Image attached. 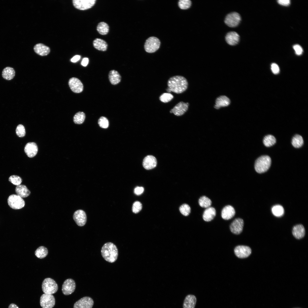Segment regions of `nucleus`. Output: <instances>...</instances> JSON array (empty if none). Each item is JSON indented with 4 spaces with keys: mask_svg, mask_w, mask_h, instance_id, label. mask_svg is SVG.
I'll return each mask as SVG.
<instances>
[{
    "mask_svg": "<svg viewBox=\"0 0 308 308\" xmlns=\"http://www.w3.org/2000/svg\"><path fill=\"white\" fill-rule=\"evenodd\" d=\"M168 87L166 90L168 93L172 92L181 94L187 89L188 82L187 79L181 76H175L170 78L167 82Z\"/></svg>",
    "mask_w": 308,
    "mask_h": 308,
    "instance_id": "nucleus-1",
    "label": "nucleus"
},
{
    "mask_svg": "<svg viewBox=\"0 0 308 308\" xmlns=\"http://www.w3.org/2000/svg\"><path fill=\"white\" fill-rule=\"evenodd\" d=\"M101 253L106 261L111 263L117 260L118 254L116 246L111 242H107L103 245L101 248Z\"/></svg>",
    "mask_w": 308,
    "mask_h": 308,
    "instance_id": "nucleus-2",
    "label": "nucleus"
},
{
    "mask_svg": "<svg viewBox=\"0 0 308 308\" xmlns=\"http://www.w3.org/2000/svg\"><path fill=\"white\" fill-rule=\"evenodd\" d=\"M271 163V159L269 156H262L256 161L254 166L255 170L258 173L265 172L269 169Z\"/></svg>",
    "mask_w": 308,
    "mask_h": 308,
    "instance_id": "nucleus-3",
    "label": "nucleus"
},
{
    "mask_svg": "<svg viewBox=\"0 0 308 308\" xmlns=\"http://www.w3.org/2000/svg\"><path fill=\"white\" fill-rule=\"evenodd\" d=\"M42 288L44 293L52 294L57 291L58 287L54 279L50 278H47L43 281Z\"/></svg>",
    "mask_w": 308,
    "mask_h": 308,
    "instance_id": "nucleus-4",
    "label": "nucleus"
},
{
    "mask_svg": "<svg viewBox=\"0 0 308 308\" xmlns=\"http://www.w3.org/2000/svg\"><path fill=\"white\" fill-rule=\"evenodd\" d=\"M160 45V42L158 38L155 37H151L146 40L144 47L146 52L151 53L159 49Z\"/></svg>",
    "mask_w": 308,
    "mask_h": 308,
    "instance_id": "nucleus-5",
    "label": "nucleus"
},
{
    "mask_svg": "<svg viewBox=\"0 0 308 308\" xmlns=\"http://www.w3.org/2000/svg\"><path fill=\"white\" fill-rule=\"evenodd\" d=\"M9 205L14 209H19L23 207L25 205L24 200L17 195L13 194L9 197L7 199Z\"/></svg>",
    "mask_w": 308,
    "mask_h": 308,
    "instance_id": "nucleus-6",
    "label": "nucleus"
},
{
    "mask_svg": "<svg viewBox=\"0 0 308 308\" xmlns=\"http://www.w3.org/2000/svg\"><path fill=\"white\" fill-rule=\"evenodd\" d=\"M241 21V17L240 15L236 12L229 13L226 16L224 22L225 24L230 27H237Z\"/></svg>",
    "mask_w": 308,
    "mask_h": 308,
    "instance_id": "nucleus-7",
    "label": "nucleus"
},
{
    "mask_svg": "<svg viewBox=\"0 0 308 308\" xmlns=\"http://www.w3.org/2000/svg\"><path fill=\"white\" fill-rule=\"evenodd\" d=\"M40 304L42 308H52L55 304V299L52 294L44 293L40 297Z\"/></svg>",
    "mask_w": 308,
    "mask_h": 308,
    "instance_id": "nucleus-8",
    "label": "nucleus"
},
{
    "mask_svg": "<svg viewBox=\"0 0 308 308\" xmlns=\"http://www.w3.org/2000/svg\"><path fill=\"white\" fill-rule=\"evenodd\" d=\"M73 5L76 8L82 10L92 8L95 4L96 0H73Z\"/></svg>",
    "mask_w": 308,
    "mask_h": 308,
    "instance_id": "nucleus-9",
    "label": "nucleus"
},
{
    "mask_svg": "<svg viewBox=\"0 0 308 308\" xmlns=\"http://www.w3.org/2000/svg\"><path fill=\"white\" fill-rule=\"evenodd\" d=\"M76 285L74 281L71 278L66 279L64 282L62 290L63 293L65 295H68L74 291Z\"/></svg>",
    "mask_w": 308,
    "mask_h": 308,
    "instance_id": "nucleus-10",
    "label": "nucleus"
},
{
    "mask_svg": "<svg viewBox=\"0 0 308 308\" xmlns=\"http://www.w3.org/2000/svg\"><path fill=\"white\" fill-rule=\"evenodd\" d=\"M189 105L188 103L180 102L171 109L170 112L176 116H181L187 111Z\"/></svg>",
    "mask_w": 308,
    "mask_h": 308,
    "instance_id": "nucleus-11",
    "label": "nucleus"
},
{
    "mask_svg": "<svg viewBox=\"0 0 308 308\" xmlns=\"http://www.w3.org/2000/svg\"><path fill=\"white\" fill-rule=\"evenodd\" d=\"M92 299L89 297H84L74 304L73 308H92L94 305Z\"/></svg>",
    "mask_w": 308,
    "mask_h": 308,
    "instance_id": "nucleus-12",
    "label": "nucleus"
},
{
    "mask_svg": "<svg viewBox=\"0 0 308 308\" xmlns=\"http://www.w3.org/2000/svg\"><path fill=\"white\" fill-rule=\"evenodd\" d=\"M73 218L76 224L80 226L84 225L87 221L86 213L82 210L76 211L73 214Z\"/></svg>",
    "mask_w": 308,
    "mask_h": 308,
    "instance_id": "nucleus-13",
    "label": "nucleus"
},
{
    "mask_svg": "<svg viewBox=\"0 0 308 308\" xmlns=\"http://www.w3.org/2000/svg\"><path fill=\"white\" fill-rule=\"evenodd\" d=\"M234 252L238 257L243 258H247L250 255L251 253V250L248 246L240 245L235 248Z\"/></svg>",
    "mask_w": 308,
    "mask_h": 308,
    "instance_id": "nucleus-14",
    "label": "nucleus"
},
{
    "mask_svg": "<svg viewBox=\"0 0 308 308\" xmlns=\"http://www.w3.org/2000/svg\"><path fill=\"white\" fill-rule=\"evenodd\" d=\"M68 84L71 90L74 93H80L83 90V84L80 80L77 78L73 77L70 79Z\"/></svg>",
    "mask_w": 308,
    "mask_h": 308,
    "instance_id": "nucleus-15",
    "label": "nucleus"
},
{
    "mask_svg": "<svg viewBox=\"0 0 308 308\" xmlns=\"http://www.w3.org/2000/svg\"><path fill=\"white\" fill-rule=\"evenodd\" d=\"M244 225V222L242 219L240 218H236L231 224L230 230L233 233L239 234L242 232Z\"/></svg>",
    "mask_w": 308,
    "mask_h": 308,
    "instance_id": "nucleus-16",
    "label": "nucleus"
},
{
    "mask_svg": "<svg viewBox=\"0 0 308 308\" xmlns=\"http://www.w3.org/2000/svg\"><path fill=\"white\" fill-rule=\"evenodd\" d=\"M157 165L155 157L153 155H149L145 157L143 162V165L147 170H150L155 168Z\"/></svg>",
    "mask_w": 308,
    "mask_h": 308,
    "instance_id": "nucleus-17",
    "label": "nucleus"
},
{
    "mask_svg": "<svg viewBox=\"0 0 308 308\" xmlns=\"http://www.w3.org/2000/svg\"><path fill=\"white\" fill-rule=\"evenodd\" d=\"M24 151L27 156L31 158L36 155L38 152V148L35 143L29 142L25 145Z\"/></svg>",
    "mask_w": 308,
    "mask_h": 308,
    "instance_id": "nucleus-18",
    "label": "nucleus"
},
{
    "mask_svg": "<svg viewBox=\"0 0 308 308\" xmlns=\"http://www.w3.org/2000/svg\"><path fill=\"white\" fill-rule=\"evenodd\" d=\"M226 42L229 45L234 46L237 44L240 40V36L238 34L234 31L228 32L225 37Z\"/></svg>",
    "mask_w": 308,
    "mask_h": 308,
    "instance_id": "nucleus-19",
    "label": "nucleus"
},
{
    "mask_svg": "<svg viewBox=\"0 0 308 308\" xmlns=\"http://www.w3.org/2000/svg\"><path fill=\"white\" fill-rule=\"evenodd\" d=\"M235 214V209L233 206L230 205L225 206L221 211L222 217L225 220H228L232 218Z\"/></svg>",
    "mask_w": 308,
    "mask_h": 308,
    "instance_id": "nucleus-20",
    "label": "nucleus"
},
{
    "mask_svg": "<svg viewBox=\"0 0 308 308\" xmlns=\"http://www.w3.org/2000/svg\"><path fill=\"white\" fill-rule=\"evenodd\" d=\"M35 52L37 54L41 56L48 55L50 52L49 48L42 43H38L34 47Z\"/></svg>",
    "mask_w": 308,
    "mask_h": 308,
    "instance_id": "nucleus-21",
    "label": "nucleus"
},
{
    "mask_svg": "<svg viewBox=\"0 0 308 308\" xmlns=\"http://www.w3.org/2000/svg\"><path fill=\"white\" fill-rule=\"evenodd\" d=\"M292 234L296 239H299L303 238L305 234V231L303 226L301 224L294 226L293 228Z\"/></svg>",
    "mask_w": 308,
    "mask_h": 308,
    "instance_id": "nucleus-22",
    "label": "nucleus"
},
{
    "mask_svg": "<svg viewBox=\"0 0 308 308\" xmlns=\"http://www.w3.org/2000/svg\"><path fill=\"white\" fill-rule=\"evenodd\" d=\"M230 103V100L227 97L225 96H220L216 99L214 108L218 109L221 107L227 106Z\"/></svg>",
    "mask_w": 308,
    "mask_h": 308,
    "instance_id": "nucleus-23",
    "label": "nucleus"
},
{
    "mask_svg": "<svg viewBox=\"0 0 308 308\" xmlns=\"http://www.w3.org/2000/svg\"><path fill=\"white\" fill-rule=\"evenodd\" d=\"M216 215V210L214 208L210 207L207 208L204 212L202 218L205 221L209 222L213 220Z\"/></svg>",
    "mask_w": 308,
    "mask_h": 308,
    "instance_id": "nucleus-24",
    "label": "nucleus"
},
{
    "mask_svg": "<svg viewBox=\"0 0 308 308\" xmlns=\"http://www.w3.org/2000/svg\"><path fill=\"white\" fill-rule=\"evenodd\" d=\"M196 301V298L194 295H187L184 300L183 304V308H194Z\"/></svg>",
    "mask_w": 308,
    "mask_h": 308,
    "instance_id": "nucleus-25",
    "label": "nucleus"
},
{
    "mask_svg": "<svg viewBox=\"0 0 308 308\" xmlns=\"http://www.w3.org/2000/svg\"><path fill=\"white\" fill-rule=\"evenodd\" d=\"M15 191L17 195L22 198L27 197L31 194L30 191L24 185H20L17 186L15 188Z\"/></svg>",
    "mask_w": 308,
    "mask_h": 308,
    "instance_id": "nucleus-26",
    "label": "nucleus"
},
{
    "mask_svg": "<svg viewBox=\"0 0 308 308\" xmlns=\"http://www.w3.org/2000/svg\"><path fill=\"white\" fill-rule=\"evenodd\" d=\"M15 70L13 68L7 66L3 70L2 76L5 79L9 80L13 78L15 76Z\"/></svg>",
    "mask_w": 308,
    "mask_h": 308,
    "instance_id": "nucleus-27",
    "label": "nucleus"
},
{
    "mask_svg": "<svg viewBox=\"0 0 308 308\" xmlns=\"http://www.w3.org/2000/svg\"><path fill=\"white\" fill-rule=\"evenodd\" d=\"M109 79L111 84L115 85L120 82L121 77L119 72L115 70L110 71L108 75Z\"/></svg>",
    "mask_w": 308,
    "mask_h": 308,
    "instance_id": "nucleus-28",
    "label": "nucleus"
},
{
    "mask_svg": "<svg viewBox=\"0 0 308 308\" xmlns=\"http://www.w3.org/2000/svg\"><path fill=\"white\" fill-rule=\"evenodd\" d=\"M94 47L98 50L104 51L108 48L107 42L103 40L100 38H96L93 41Z\"/></svg>",
    "mask_w": 308,
    "mask_h": 308,
    "instance_id": "nucleus-29",
    "label": "nucleus"
},
{
    "mask_svg": "<svg viewBox=\"0 0 308 308\" xmlns=\"http://www.w3.org/2000/svg\"><path fill=\"white\" fill-rule=\"evenodd\" d=\"M98 32L101 35H104L108 33L109 31V26L106 23L102 22L98 24L97 27Z\"/></svg>",
    "mask_w": 308,
    "mask_h": 308,
    "instance_id": "nucleus-30",
    "label": "nucleus"
},
{
    "mask_svg": "<svg viewBox=\"0 0 308 308\" xmlns=\"http://www.w3.org/2000/svg\"><path fill=\"white\" fill-rule=\"evenodd\" d=\"M48 250L46 248L42 246L38 247L35 252V254L38 258L42 259L45 257L48 254Z\"/></svg>",
    "mask_w": 308,
    "mask_h": 308,
    "instance_id": "nucleus-31",
    "label": "nucleus"
},
{
    "mask_svg": "<svg viewBox=\"0 0 308 308\" xmlns=\"http://www.w3.org/2000/svg\"><path fill=\"white\" fill-rule=\"evenodd\" d=\"M291 143L294 147L299 148L301 147L303 145V140L301 136L297 134L293 137Z\"/></svg>",
    "mask_w": 308,
    "mask_h": 308,
    "instance_id": "nucleus-32",
    "label": "nucleus"
},
{
    "mask_svg": "<svg viewBox=\"0 0 308 308\" xmlns=\"http://www.w3.org/2000/svg\"><path fill=\"white\" fill-rule=\"evenodd\" d=\"M198 203L201 207L207 208L210 206L212 204V201L210 198L204 196L199 198Z\"/></svg>",
    "mask_w": 308,
    "mask_h": 308,
    "instance_id": "nucleus-33",
    "label": "nucleus"
},
{
    "mask_svg": "<svg viewBox=\"0 0 308 308\" xmlns=\"http://www.w3.org/2000/svg\"><path fill=\"white\" fill-rule=\"evenodd\" d=\"M276 142V140L275 137L271 135L265 136L263 140L264 145L267 147H270L273 145Z\"/></svg>",
    "mask_w": 308,
    "mask_h": 308,
    "instance_id": "nucleus-34",
    "label": "nucleus"
},
{
    "mask_svg": "<svg viewBox=\"0 0 308 308\" xmlns=\"http://www.w3.org/2000/svg\"><path fill=\"white\" fill-rule=\"evenodd\" d=\"M271 211L274 215L278 217L282 216L284 213V209L283 207L279 205L273 206L272 208Z\"/></svg>",
    "mask_w": 308,
    "mask_h": 308,
    "instance_id": "nucleus-35",
    "label": "nucleus"
},
{
    "mask_svg": "<svg viewBox=\"0 0 308 308\" xmlns=\"http://www.w3.org/2000/svg\"><path fill=\"white\" fill-rule=\"evenodd\" d=\"M85 115L83 112H79L77 113L74 116L73 121L77 124H81L84 121Z\"/></svg>",
    "mask_w": 308,
    "mask_h": 308,
    "instance_id": "nucleus-36",
    "label": "nucleus"
},
{
    "mask_svg": "<svg viewBox=\"0 0 308 308\" xmlns=\"http://www.w3.org/2000/svg\"><path fill=\"white\" fill-rule=\"evenodd\" d=\"M174 98L173 95L169 93H165L159 97L160 101L163 103H167L170 101Z\"/></svg>",
    "mask_w": 308,
    "mask_h": 308,
    "instance_id": "nucleus-37",
    "label": "nucleus"
},
{
    "mask_svg": "<svg viewBox=\"0 0 308 308\" xmlns=\"http://www.w3.org/2000/svg\"><path fill=\"white\" fill-rule=\"evenodd\" d=\"M191 5V2L189 0H180L178 2V6L181 9H187L189 8Z\"/></svg>",
    "mask_w": 308,
    "mask_h": 308,
    "instance_id": "nucleus-38",
    "label": "nucleus"
},
{
    "mask_svg": "<svg viewBox=\"0 0 308 308\" xmlns=\"http://www.w3.org/2000/svg\"><path fill=\"white\" fill-rule=\"evenodd\" d=\"M191 208L187 204H184L181 205L179 208V210L183 215L187 216L189 215L191 212Z\"/></svg>",
    "mask_w": 308,
    "mask_h": 308,
    "instance_id": "nucleus-39",
    "label": "nucleus"
},
{
    "mask_svg": "<svg viewBox=\"0 0 308 308\" xmlns=\"http://www.w3.org/2000/svg\"><path fill=\"white\" fill-rule=\"evenodd\" d=\"M9 181L13 185L18 186L21 184L22 179L19 176L15 175L10 176L9 179Z\"/></svg>",
    "mask_w": 308,
    "mask_h": 308,
    "instance_id": "nucleus-40",
    "label": "nucleus"
},
{
    "mask_svg": "<svg viewBox=\"0 0 308 308\" xmlns=\"http://www.w3.org/2000/svg\"><path fill=\"white\" fill-rule=\"evenodd\" d=\"M98 123L100 127L104 128H107L109 125L108 120L106 117L104 116L100 117L98 121Z\"/></svg>",
    "mask_w": 308,
    "mask_h": 308,
    "instance_id": "nucleus-41",
    "label": "nucleus"
},
{
    "mask_svg": "<svg viewBox=\"0 0 308 308\" xmlns=\"http://www.w3.org/2000/svg\"><path fill=\"white\" fill-rule=\"evenodd\" d=\"M17 135L19 137H23L25 135V130L24 127L22 124L17 125L16 129Z\"/></svg>",
    "mask_w": 308,
    "mask_h": 308,
    "instance_id": "nucleus-42",
    "label": "nucleus"
},
{
    "mask_svg": "<svg viewBox=\"0 0 308 308\" xmlns=\"http://www.w3.org/2000/svg\"><path fill=\"white\" fill-rule=\"evenodd\" d=\"M142 208L141 203L139 201H136L133 204L132 210L133 213L136 214L139 212Z\"/></svg>",
    "mask_w": 308,
    "mask_h": 308,
    "instance_id": "nucleus-43",
    "label": "nucleus"
},
{
    "mask_svg": "<svg viewBox=\"0 0 308 308\" xmlns=\"http://www.w3.org/2000/svg\"><path fill=\"white\" fill-rule=\"evenodd\" d=\"M293 47L296 54L300 55L302 54L303 52V49L300 45L295 44L293 46Z\"/></svg>",
    "mask_w": 308,
    "mask_h": 308,
    "instance_id": "nucleus-44",
    "label": "nucleus"
},
{
    "mask_svg": "<svg viewBox=\"0 0 308 308\" xmlns=\"http://www.w3.org/2000/svg\"><path fill=\"white\" fill-rule=\"evenodd\" d=\"M271 70L274 74H276L279 72V68L277 64L274 63H272L271 65Z\"/></svg>",
    "mask_w": 308,
    "mask_h": 308,
    "instance_id": "nucleus-45",
    "label": "nucleus"
},
{
    "mask_svg": "<svg viewBox=\"0 0 308 308\" xmlns=\"http://www.w3.org/2000/svg\"><path fill=\"white\" fill-rule=\"evenodd\" d=\"M144 189L143 187H137L134 190V193L137 195L141 194L143 192Z\"/></svg>",
    "mask_w": 308,
    "mask_h": 308,
    "instance_id": "nucleus-46",
    "label": "nucleus"
},
{
    "mask_svg": "<svg viewBox=\"0 0 308 308\" xmlns=\"http://www.w3.org/2000/svg\"><path fill=\"white\" fill-rule=\"evenodd\" d=\"M277 1L279 4L285 6L289 5L290 3V1L289 0H279Z\"/></svg>",
    "mask_w": 308,
    "mask_h": 308,
    "instance_id": "nucleus-47",
    "label": "nucleus"
},
{
    "mask_svg": "<svg viewBox=\"0 0 308 308\" xmlns=\"http://www.w3.org/2000/svg\"><path fill=\"white\" fill-rule=\"evenodd\" d=\"M88 62L89 60L88 58H84L81 62V64L84 66H86L88 64Z\"/></svg>",
    "mask_w": 308,
    "mask_h": 308,
    "instance_id": "nucleus-48",
    "label": "nucleus"
},
{
    "mask_svg": "<svg viewBox=\"0 0 308 308\" xmlns=\"http://www.w3.org/2000/svg\"><path fill=\"white\" fill-rule=\"evenodd\" d=\"M80 58V56L79 55H76L74 56L71 59V61L73 62H75L78 61Z\"/></svg>",
    "mask_w": 308,
    "mask_h": 308,
    "instance_id": "nucleus-49",
    "label": "nucleus"
},
{
    "mask_svg": "<svg viewBox=\"0 0 308 308\" xmlns=\"http://www.w3.org/2000/svg\"><path fill=\"white\" fill-rule=\"evenodd\" d=\"M8 308H19L14 303H11L9 305Z\"/></svg>",
    "mask_w": 308,
    "mask_h": 308,
    "instance_id": "nucleus-50",
    "label": "nucleus"
}]
</instances>
